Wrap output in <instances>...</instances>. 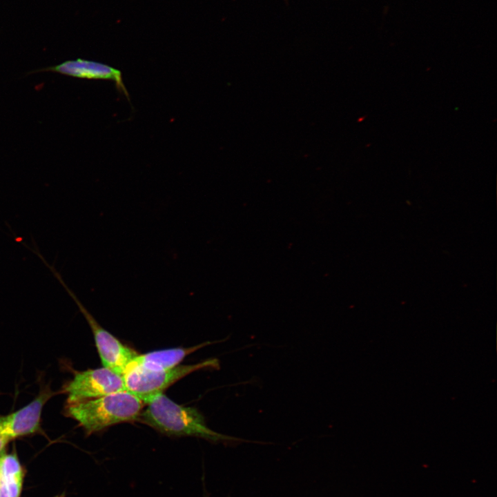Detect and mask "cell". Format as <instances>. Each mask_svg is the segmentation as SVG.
Here are the masks:
<instances>
[{
  "mask_svg": "<svg viewBox=\"0 0 497 497\" xmlns=\"http://www.w3.org/2000/svg\"><path fill=\"white\" fill-rule=\"evenodd\" d=\"M137 420L168 436L198 437L211 440L225 438L206 425L193 407L180 405L163 393L152 397Z\"/></svg>",
  "mask_w": 497,
  "mask_h": 497,
  "instance_id": "obj_1",
  "label": "cell"
},
{
  "mask_svg": "<svg viewBox=\"0 0 497 497\" xmlns=\"http://www.w3.org/2000/svg\"><path fill=\"white\" fill-rule=\"evenodd\" d=\"M143 403L130 392L121 391L70 404L67 413L90 434L115 424L137 420Z\"/></svg>",
  "mask_w": 497,
  "mask_h": 497,
  "instance_id": "obj_2",
  "label": "cell"
},
{
  "mask_svg": "<svg viewBox=\"0 0 497 497\" xmlns=\"http://www.w3.org/2000/svg\"><path fill=\"white\" fill-rule=\"evenodd\" d=\"M37 255L63 286L88 323L104 367L123 376L129 364L138 355L137 352L122 344L115 336L104 329L66 284L55 266L50 265L41 253H37Z\"/></svg>",
  "mask_w": 497,
  "mask_h": 497,
  "instance_id": "obj_3",
  "label": "cell"
},
{
  "mask_svg": "<svg viewBox=\"0 0 497 497\" xmlns=\"http://www.w3.org/2000/svg\"><path fill=\"white\" fill-rule=\"evenodd\" d=\"M217 364L216 360H211L159 371L132 369L123 375L125 390L146 403L152 397L163 393L186 376L199 369L215 367Z\"/></svg>",
  "mask_w": 497,
  "mask_h": 497,
  "instance_id": "obj_4",
  "label": "cell"
},
{
  "mask_svg": "<svg viewBox=\"0 0 497 497\" xmlns=\"http://www.w3.org/2000/svg\"><path fill=\"white\" fill-rule=\"evenodd\" d=\"M121 391H126L123 376L106 367L77 372L65 387L69 404Z\"/></svg>",
  "mask_w": 497,
  "mask_h": 497,
  "instance_id": "obj_5",
  "label": "cell"
},
{
  "mask_svg": "<svg viewBox=\"0 0 497 497\" xmlns=\"http://www.w3.org/2000/svg\"><path fill=\"white\" fill-rule=\"evenodd\" d=\"M55 394L46 387L28 405L15 412L0 416V437L10 440L38 431L43 407Z\"/></svg>",
  "mask_w": 497,
  "mask_h": 497,
  "instance_id": "obj_6",
  "label": "cell"
},
{
  "mask_svg": "<svg viewBox=\"0 0 497 497\" xmlns=\"http://www.w3.org/2000/svg\"><path fill=\"white\" fill-rule=\"evenodd\" d=\"M37 71L53 72L81 79L111 80L115 82L117 90L129 99L128 92L122 80L121 71L106 64L77 59L66 61L58 65Z\"/></svg>",
  "mask_w": 497,
  "mask_h": 497,
  "instance_id": "obj_7",
  "label": "cell"
},
{
  "mask_svg": "<svg viewBox=\"0 0 497 497\" xmlns=\"http://www.w3.org/2000/svg\"><path fill=\"white\" fill-rule=\"evenodd\" d=\"M206 344L202 343L191 347L173 348L138 354L129 364L126 372L135 368L159 371L175 367L179 365L186 356Z\"/></svg>",
  "mask_w": 497,
  "mask_h": 497,
  "instance_id": "obj_8",
  "label": "cell"
},
{
  "mask_svg": "<svg viewBox=\"0 0 497 497\" xmlns=\"http://www.w3.org/2000/svg\"><path fill=\"white\" fill-rule=\"evenodd\" d=\"M3 479L9 497H19L22 489L23 475H12L3 476L0 474Z\"/></svg>",
  "mask_w": 497,
  "mask_h": 497,
  "instance_id": "obj_9",
  "label": "cell"
},
{
  "mask_svg": "<svg viewBox=\"0 0 497 497\" xmlns=\"http://www.w3.org/2000/svg\"><path fill=\"white\" fill-rule=\"evenodd\" d=\"M0 497H9L6 485L0 476Z\"/></svg>",
  "mask_w": 497,
  "mask_h": 497,
  "instance_id": "obj_10",
  "label": "cell"
},
{
  "mask_svg": "<svg viewBox=\"0 0 497 497\" xmlns=\"http://www.w3.org/2000/svg\"><path fill=\"white\" fill-rule=\"evenodd\" d=\"M9 441L10 440L6 438L0 437V452L4 449Z\"/></svg>",
  "mask_w": 497,
  "mask_h": 497,
  "instance_id": "obj_11",
  "label": "cell"
},
{
  "mask_svg": "<svg viewBox=\"0 0 497 497\" xmlns=\"http://www.w3.org/2000/svg\"><path fill=\"white\" fill-rule=\"evenodd\" d=\"M55 497H64V494H60L59 496H56Z\"/></svg>",
  "mask_w": 497,
  "mask_h": 497,
  "instance_id": "obj_12",
  "label": "cell"
}]
</instances>
